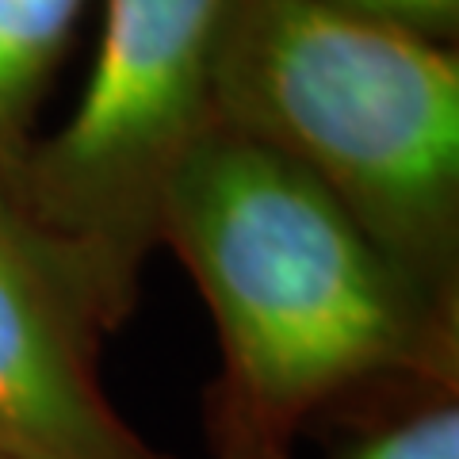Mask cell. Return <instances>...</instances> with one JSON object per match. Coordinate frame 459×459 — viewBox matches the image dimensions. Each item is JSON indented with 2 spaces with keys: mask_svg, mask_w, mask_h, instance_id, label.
<instances>
[{
  "mask_svg": "<svg viewBox=\"0 0 459 459\" xmlns=\"http://www.w3.org/2000/svg\"><path fill=\"white\" fill-rule=\"evenodd\" d=\"M157 246L184 261L219 333L207 398L219 459H287L333 398L455 364V318L307 172L230 126H211L172 172Z\"/></svg>",
  "mask_w": 459,
  "mask_h": 459,
  "instance_id": "1",
  "label": "cell"
},
{
  "mask_svg": "<svg viewBox=\"0 0 459 459\" xmlns=\"http://www.w3.org/2000/svg\"><path fill=\"white\" fill-rule=\"evenodd\" d=\"M219 126L318 184L440 314L459 303V54L329 0H238Z\"/></svg>",
  "mask_w": 459,
  "mask_h": 459,
  "instance_id": "2",
  "label": "cell"
},
{
  "mask_svg": "<svg viewBox=\"0 0 459 459\" xmlns=\"http://www.w3.org/2000/svg\"><path fill=\"white\" fill-rule=\"evenodd\" d=\"M238 0H104L77 108L0 188L100 333L134 314L177 165L214 119Z\"/></svg>",
  "mask_w": 459,
  "mask_h": 459,
  "instance_id": "3",
  "label": "cell"
},
{
  "mask_svg": "<svg viewBox=\"0 0 459 459\" xmlns=\"http://www.w3.org/2000/svg\"><path fill=\"white\" fill-rule=\"evenodd\" d=\"M100 329L0 192V459H172L96 376Z\"/></svg>",
  "mask_w": 459,
  "mask_h": 459,
  "instance_id": "4",
  "label": "cell"
},
{
  "mask_svg": "<svg viewBox=\"0 0 459 459\" xmlns=\"http://www.w3.org/2000/svg\"><path fill=\"white\" fill-rule=\"evenodd\" d=\"M89 0H0V188L35 142L39 104L62 69Z\"/></svg>",
  "mask_w": 459,
  "mask_h": 459,
  "instance_id": "5",
  "label": "cell"
},
{
  "mask_svg": "<svg viewBox=\"0 0 459 459\" xmlns=\"http://www.w3.org/2000/svg\"><path fill=\"white\" fill-rule=\"evenodd\" d=\"M349 459H459V410L437 402L364 440Z\"/></svg>",
  "mask_w": 459,
  "mask_h": 459,
  "instance_id": "6",
  "label": "cell"
},
{
  "mask_svg": "<svg viewBox=\"0 0 459 459\" xmlns=\"http://www.w3.org/2000/svg\"><path fill=\"white\" fill-rule=\"evenodd\" d=\"M329 4L406 27V31L444 42V47H452V39L459 31V0H329Z\"/></svg>",
  "mask_w": 459,
  "mask_h": 459,
  "instance_id": "7",
  "label": "cell"
}]
</instances>
